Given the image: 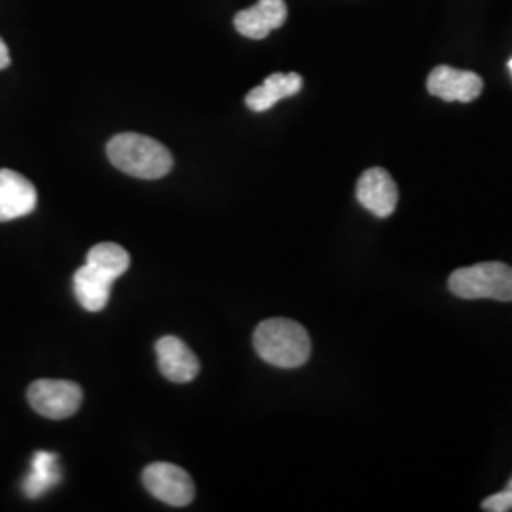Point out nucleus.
<instances>
[{"label": "nucleus", "instance_id": "1", "mask_svg": "<svg viewBox=\"0 0 512 512\" xmlns=\"http://www.w3.org/2000/svg\"><path fill=\"white\" fill-rule=\"evenodd\" d=\"M110 164L135 179H162L173 169V156L160 141L139 133H120L107 145Z\"/></svg>", "mask_w": 512, "mask_h": 512}, {"label": "nucleus", "instance_id": "2", "mask_svg": "<svg viewBox=\"0 0 512 512\" xmlns=\"http://www.w3.org/2000/svg\"><path fill=\"white\" fill-rule=\"evenodd\" d=\"M256 353L270 365L279 368H298L308 363L311 340L308 330L291 319L262 321L253 336Z\"/></svg>", "mask_w": 512, "mask_h": 512}, {"label": "nucleus", "instance_id": "3", "mask_svg": "<svg viewBox=\"0 0 512 512\" xmlns=\"http://www.w3.org/2000/svg\"><path fill=\"white\" fill-rule=\"evenodd\" d=\"M448 287L465 300L492 298L499 302H512V268L503 262H480L459 268L450 275Z\"/></svg>", "mask_w": 512, "mask_h": 512}, {"label": "nucleus", "instance_id": "4", "mask_svg": "<svg viewBox=\"0 0 512 512\" xmlns=\"http://www.w3.org/2000/svg\"><path fill=\"white\" fill-rule=\"evenodd\" d=\"M27 399L33 410L50 420L71 418L82 406V387L69 380H37L29 385Z\"/></svg>", "mask_w": 512, "mask_h": 512}, {"label": "nucleus", "instance_id": "5", "mask_svg": "<svg viewBox=\"0 0 512 512\" xmlns=\"http://www.w3.org/2000/svg\"><path fill=\"white\" fill-rule=\"evenodd\" d=\"M143 482L150 494L171 507L190 505L194 499V482L190 475L173 463H152L143 473Z\"/></svg>", "mask_w": 512, "mask_h": 512}, {"label": "nucleus", "instance_id": "6", "mask_svg": "<svg viewBox=\"0 0 512 512\" xmlns=\"http://www.w3.org/2000/svg\"><path fill=\"white\" fill-rule=\"evenodd\" d=\"M357 200L372 215L391 217L399 202V188L382 167H370L357 183Z\"/></svg>", "mask_w": 512, "mask_h": 512}, {"label": "nucleus", "instance_id": "7", "mask_svg": "<svg viewBox=\"0 0 512 512\" xmlns=\"http://www.w3.org/2000/svg\"><path fill=\"white\" fill-rule=\"evenodd\" d=\"M427 90L442 101L471 103L484 90V82L471 71H459L448 65H440L429 74Z\"/></svg>", "mask_w": 512, "mask_h": 512}, {"label": "nucleus", "instance_id": "8", "mask_svg": "<svg viewBox=\"0 0 512 512\" xmlns=\"http://www.w3.org/2000/svg\"><path fill=\"white\" fill-rule=\"evenodd\" d=\"M37 203V188L27 177L12 169H0V222L31 215Z\"/></svg>", "mask_w": 512, "mask_h": 512}, {"label": "nucleus", "instance_id": "9", "mask_svg": "<svg viewBox=\"0 0 512 512\" xmlns=\"http://www.w3.org/2000/svg\"><path fill=\"white\" fill-rule=\"evenodd\" d=\"M158 366L165 378L175 384H188L200 372V361L194 351L177 336H164L156 342Z\"/></svg>", "mask_w": 512, "mask_h": 512}, {"label": "nucleus", "instance_id": "10", "mask_svg": "<svg viewBox=\"0 0 512 512\" xmlns=\"http://www.w3.org/2000/svg\"><path fill=\"white\" fill-rule=\"evenodd\" d=\"M287 21L285 0H258L255 6L241 10L234 18L239 35L262 40Z\"/></svg>", "mask_w": 512, "mask_h": 512}, {"label": "nucleus", "instance_id": "11", "mask_svg": "<svg viewBox=\"0 0 512 512\" xmlns=\"http://www.w3.org/2000/svg\"><path fill=\"white\" fill-rule=\"evenodd\" d=\"M302 76L296 73H275L270 74L258 88H253L247 93L245 103L247 107L255 112H266L272 109L275 103L281 99L293 97L302 90Z\"/></svg>", "mask_w": 512, "mask_h": 512}, {"label": "nucleus", "instance_id": "12", "mask_svg": "<svg viewBox=\"0 0 512 512\" xmlns=\"http://www.w3.org/2000/svg\"><path fill=\"white\" fill-rule=\"evenodd\" d=\"M114 279L101 274L97 268L88 262L74 274V296L78 304L88 311L105 310L109 304L110 287Z\"/></svg>", "mask_w": 512, "mask_h": 512}, {"label": "nucleus", "instance_id": "13", "mask_svg": "<svg viewBox=\"0 0 512 512\" xmlns=\"http://www.w3.org/2000/svg\"><path fill=\"white\" fill-rule=\"evenodd\" d=\"M61 480L59 458L52 452H35L31 471L23 480V494L29 499H38L55 488Z\"/></svg>", "mask_w": 512, "mask_h": 512}, {"label": "nucleus", "instance_id": "14", "mask_svg": "<svg viewBox=\"0 0 512 512\" xmlns=\"http://www.w3.org/2000/svg\"><path fill=\"white\" fill-rule=\"evenodd\" d=\"M88 264L116 281L128 272L129 253L118 243H97L88 253Z\"/></svg>", "mask_w": 512, "mask_h": 512}, {"label": "nucleus", "instance_id": "15", "mask_svg": "<svg viewBox=\"0 0 512 512\" xmlns=\"http://www.w3.org/2000/svg\"><path fill=\"white\" fill-rule=\"evenodd\" d=\"M482 511L488 512H511L512 511V490L505 488L499 494L490 495L482 501Z\"/></svg>", "mask_w": 512, "mask_h": 512}, {"label": "nucleus", "instance_id": "16", "mask_svg": "<svg viewBox=\"0 0 512 512\" xmlns=\"http://www.w3.org/2000/svg\"><path fill=\"white\" fill-rule=\"evenodd\" d=\"M10 52H8V46H6V42L0 38V71L2 69H6V67H10Z\"/></svg>", "mask_w": 512, "mask_h": 512}, {"label": "nucleus", "instance_id": "17", "mask_svg": "<svg viewBox=\"0 0 512 512\" xmlns=\"http://www.w3.org/2000/svg\"><path fill=\"white\" fill-rule=\"evenodd\" d=\"M507 488H509V490H512V478H511V480H509V484H507Z\"/></svg>", "mask_w": 512, "mask_h": 512}, {"label": "nucleus", "instance_id": "18", "mask_svg": "<svg viewBox=\"0 0 512 512\" xmlns=\"http://www.w3.org/2000/svg\"><path fill=\"white\" fill-rule=\"evenodd\" d=\"M509 69H511V73H512V57H511V61H509Z\"/></svg>", "mask_w": 512, "mask_h": 512}]
</instances>
